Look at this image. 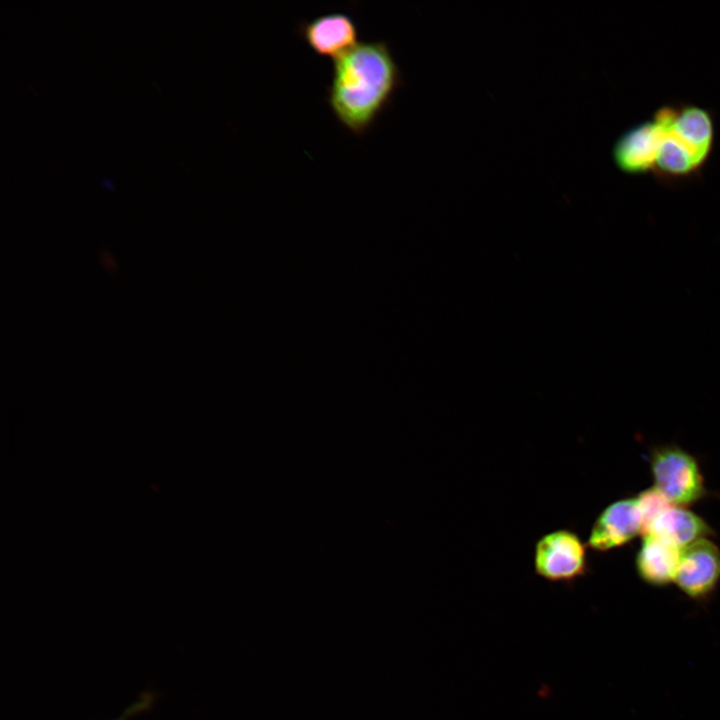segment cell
Here are the masks:
<instances>
[{"instance_id": "cell-1", "label": "cell", "mask_w": 720, "mask_h": 720, "mask_svg": "<svg viewBox=\"0 0 720 720\" xmlns=\"http://www.w3.org/2000/svg\"><path fill=\"white\" fill-rule=\"evenodd\" d=\"M400 82V69L387 42H359L333 61L327 100L342 126L362 135L389 104Z\"/></svg>"}, {"instance_id": "cell-2", "label": "cell", "mask_w": 720, "mask_h": 720, "mask_svg": "<svg viewBox=\"0 0 720 720\" xmlns=\"http://www.w3.org/2000/svg\"><path fill=\"white\" fill-rule=\"evenodd\" d=\"M654 487L672 505L688 507L707 494L695 457L674 444L657 446L649 457Z\"/></svg>"}, {"instance_id": "cell-3", "label": "cell", "mask_w": 720, "mask_h": 720, "mask_svg": "<svg viewBox=\"0 0 720 720\" xmlns=\"http://www.w3.org/2000/svg\"><path fill=\"white\" fill-rule=\"evenodd\" d=\"M533 563L535 573L547 581L573 582L587 572L586 545L571 530L551 531L536 542Z\"/></svg>"}, {"instance_id": "cell-4", "label": "cell", "mask_w": 720, "mask_h": 720, "mask_svg": "<svg viewBox=\"0 0 720 720\" xmlns=\"http://www.w3.org/2000/svg\"><path fill=\"white\" fill-rule=\"evenodd\" d=\"M668 136L682 145L700 167L710 153L713 123L710 114L697 106L659 109L653 119Z\"/></svg>"}, {"instance_id": "cell-5", "label": "cell", "mask_w": 720, "mask_h": 720, "mask_svg": "<svg viewBox=\"0 0 720 720\" xmlns=\"http://www.w3.org/2000/svg\"><path fill=\"white\" fill-rule=\"evenodd\" d=\"M720 581V548L709 538L681 550L674 583L694 600H704Z\"/></svg>"}, {"instance_id": "cell-6", "label": "cell", "mask_w": 720, "mask_h": 720, "mask_svg": "<svg viewBox=\"0 0 720 720\" xmlns=\"http://www.w3.org/2000/svg\"><path fill=\"white\" fill-rule=\"evenodd\" d=\"M642 532L643 517L637 498H622L607 505L597 516L587 546L607 552L628 544Z\"/></svg>"}, {"instance_id": "cell-7", "label": "cell", "mask_w": 720, "mask_h": 720, "mask_svg": "<svg viewBox=\"0 0 720 720\" xmlns=\"http://www.w3.org/2000/svg\"><path fill=\"white\" fill-rule=\"evenodd\" d=\"M299 33L317 55L333 61L359 43L357 25L344 12L327 13L304 21L299 25Z\"/></svg>"}, {"instance_id": "cell-8", "label": "cell", "mask_w": 720, "mask_h": 720, "mask_svg": "<svg viewBox=\"0 0 720 720\" xmlns=\"http://www.w3.org/2000/svg\"><path fill=\"white\" fill-rule=\"evenodd\" d=\"M662 131L658 124L645 121L626 131L613 149V157L619 169L638 174L656 167Z\"/></svg>"}, {"instance_id": "cell-9", "label": "cell", "mask_w": 720, "mask_h": 720, "mask_svg": "<svg viewBox=\"0 0 720 720\" xmlns=\"http://www.w3.org/2000/svg\"><path fill=\"white\" fill-rule=\"evenodd\" d=\"M712 534L709 524L688 507L670 504L648 524L642 536L658 537L683 549Z\"/></svg>"}, {"instance_id": "cell-10", "label": "cell", "mask_w": 720, "mask_h": 720, "mask_svg": "<svg viewBox=\"0 0 720 720\" xmlns=\"http://www.w3.org/2000/svg\"><path fill=\"white\" fill-rule=\"evenodd\" d=\"M680 548L654 536H644L639 548L635 566L639 577L647 584L662 587L675 580Z\"/></svg>"}, {"instance_id": "cell-11", "label": "cell", "mask_w": 720, "mask_h": 720, "mask_svg": "<svg viewBox=\"0 0 720 720\" xmlns=\"http://www.w3.org/2000/svg\"><path fill=\"white\" fill-rule=\"evenodd\" d=\"M698 168L690 153L662 131V142L655 169L665 176L680 177L687 176Z\"/></svg>"}, {"instance_id": "cell-12", "label": "cell", "mask_w": 720, "mask_h": 720, "mask_svg": "<svg viewBox=\"0 0 720 720\" xmlns=\"http://www.w3.org/2000/svg\"><path fill=\"white\" fill-rule=\"evenodd\" d=\"M153 700V696L151 694H145L141 700L134 703L132 706L127 708L121 717L115 719V720H127L129 717L135 715L136 713L142 712L149 708Z\"/></svg>"}]
</instances>
